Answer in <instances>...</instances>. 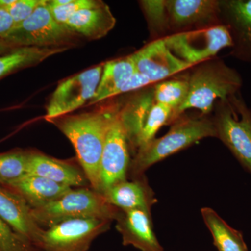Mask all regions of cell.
<instances>
[{
	"label": "cell",
	"mask_w": 251,
	"mask_h": 251,
	"mask_svg": "<svg viewBox=\"0 0 251 251\" xmlns=\"http://www.w3.org/2000/svg\"><path fill=\"white\" fill-rule=\"evenodd\" d=\"M115 221L124 246H132L141 251H164L153 231L150 211L120 210Z\"/></svg>",
	"instance_id": "15"
},
{
	"label": "cell",
	"mask_w": 251,
	"mask_h": 251,
	"mask_svg": "<svg viewBox=\"0 0 251 251\" xmlns=\"http://www.w3.org/2000/svg\"><path fill=\"white\" fill-rule=\"evenodd\" d=\"M139 3L153 40L169 35L167 0H143Z\"/></svg>",
	"instance_id": "25"
},
{
	"label": "cell",
	"mask_w": 251,
	"mask_h": 251,
	"mask_svg": "<svg viewBox=\"0 0 251 251\" xmlns=\"http://www.w3.org/2000/svg\"><path fill=\"white\" fill-rule=\"evenodd\" d=\"M102 195L109 204L122 211L141 209L151 212L153 204L157 202L155 193L149 186L145 175L114 185Z\"/></svg>",
	"instance_id": "17"
},
{
	"label": "cell",
	"mask_w": 251,
	"mask_h": 251,
	"mask_svg": "<svg viewBox=\"0 0 251 251\" xmlns=\"http://www.w3.org/2000/svg\"><path fill=\"white\" fill-rule=\"evenodd\" d=\"M108 219H76L45 229L39 251H88L96 238L110 229Z\"/></svg>",
	"instance_id": "8"
},
{
	"label": "cell",
	"mask_w": 251,
	"mask_h": 251,
	"mask_svg": "<svg viewBox=\"0 0 251 251\" xmlns=\"http://www.w3.org/2000/svg\"><path fill=\"white\" fill-rule=\"evenodd\" d=\"M115 24L116 19L111 10L101 1L97 6L77 11L68 20L64 25L77 36L97 40L106 36Z\"/></svg>",
	"instance_id": "19"
},
{
	"label": "cell",
	"mask_w": 251,
	"mask_h": 251,
	"mask_svg": "<svg viewBox=\"0 0 251 251\" xmlns=\"http://www.w3.org/2000/svg\"><path fill=\"white\" fill-rule=\"evenodd\" d=\"M203 221L219 251H249L242 232L232 228L213 209H201Z\"/></svg>",
	"instance_id": "23"
},
{
	"label": "cell",
	"mask_w": 251,
	"mask_h": 251,
	"mask_svg": "<svg viewBox=\"0 0 251 251\" xmlns=\"http://www.w3.org/2000/svg\"><path fill=\"white\" fill-rule=\"evenodd\" d=\"M11 49H13V48L10 47L4 41L0 40V54L7 52Z\"/></svg>",
	"instance_id": "33"
},
{
	"label": "cell",
	"mask_w": 251,
	"mask_h": 251,
	"mask_svg": "<svg viewBox=\"0 0 251 251\" xmlns=\"http://www.w3.org/2000/svg\"><path fill=\"white\" fill-rule=\"evenodd\" d=\"M68 49L69 47H19L0 54V80L18 71L39 64Z\"/></svg>",
	"instance_id": "22"
},
{
	"label": "cell",
	"mask_w": 251,
	"mask_h": 251,
	"mask_svg": "<svg viewBox=\"0 0 251 251\" xmlns=\"http://www.w3.org/2000/svg\"><path fill=\"white\" fill-rule=\"evenodd\" d=\"M43 0L37 9L25 21L13 28L2 41L10 47H69L74 34L64 25L57 23Z\"/></svg>",
	"instance_id": "6"
},
{
	"label": "cell",
	"mask_w": 251,
	"mask_h": 251,
	"mask_svg": "<svg viewBox=\"0 0 251 251\" xmlns=\"http://www.w3.org/2000/svg\"><path fill=\"white\" fill-rule=\"evenodd\" d=\"M100 1L97 0H51L48 1L47 4L54 20L64 25L68 20L77 11L97 6Z\"/></svg>",
	"instance_id": "28"
},
{
	"label": "cell",
	"mask_w": 251,
	"mask_h": 251,
	"mask_svg": "<svg viewBox=\"0 0 251 251\" xmlns=\"http://www.w3.org/2000/svg\"><path fill=\"white\" fill-rule=\"evenodd\" d=\"M15 25L14 20L7 10L0 5V40H2Z\"/></svg>",
	"instance_id": "32"
},
{
	"label": "cell",
	"mask_w": 251,
	"mask_h": 251,
	"mask_svg": "<svg viewBox=\"0 0 251 251\" xmlns=\"http://www.w3.org/2000/svg\"><path fill=\"white\" fill-rule=\"evenodd\" d=\"M120 106L63 117L56 125L74 145L91 188L100 191V163L107 134Z\"/></svg>",
	"instance_id": "1"
},
{
	"label": "cell",
	"mask_w": 251,
	"mask_h": 251,
	"mask_svg": "<svg viewBox=\"0 0 251 251\" xmlns=\"http://www.w3.org/2000/svg\"><path fill=\"white\" fill-rule=\"evenodd\" d=\"M170 35L222 25L219 0H167Z\"/></svg>",
	"instance_id": "11"
},
{
	"label": "cell",
	"mask_w": 251,
	"mask_h": 251,
	"mask_svg": "<svg viewBox=\"0 0 251 251\" xmlns=\"http://www.w3.org/2000/svg\"><path fill=\"white\" fill-rule=\"evenodd\" d=\"M173 110L169 107L155 102L149 112L138 139L135 142L133 151L136 152L140 148L150 143L155 138L157 132L165 125H168L171 121Z\"/></svg>",
	"instance_id": "26"
},
{
	"label": "cell",
	"mask_w": 251,
	"mask_h": 251,
	"mask_svg": "<svg viewBox=\"0 0 251 251\" xmlns=\"http://www.w3.org/2000/svg\"><path fill=\"white\" fill-rule=\"evenodd\" d=\"M120 109L109 128L100 159L99 192L101 194L114 185L127 180L129 171L130 147Z\"/></svg>",
	"instance_id": "10"
},
{
	"label": "cell",
	"mask_w": 251,
	"mask_h": 251,
	"mask_svg": "<svg viewBox=\"0 0 251 251\" xmlns=\"http://www.w3.org/2000/svg\"><path fill=\"white\" fill-rule=\"evenodd\" d=\"M104 64L59 82L46 110V119L52 121L64 116L93 99L100 82Z\"/></svg>",
	"instance_id": "9"
},
{
	"label": "cell",
	"mask_w": 251,
	"mask_h": 251,
	"mask_svg": "<svg viewBox=\"0 0 251 251\" xmlns=\"http://www.w3.org/2000/svg\"><path fill=\"white\" fill-rule=\"evenodd\" d=\"M135 72L136 69L130 55L105 62L98 88L90 100V105L117 96L122 86Z\"/></svg>",
	"instance_id": "21"
},
{
	"label": "cell",
	"mask_w": 251,
	"mask_h": 251,
	"mask_svg": "<svg viewBox=\"0 0 251 251\" xmlns=\"http://www.w3.org/2000/svg\"><path fill=\"white\" fill-rule=\"evenodd\" d=\"M188 77V92L184 103L173 114L172 125L188 109H196L204 116L214 110L218 100L239 93L242 88V76L222 59L212 58L191 68Z\"/></svg>",
	"instance_id": "2"
},
{
	"label": "cell",
	"mask_w": 251,
	"mask_h": 251,
	"mask_svg": "<svg viewBox=\"0 0 251 251\" xmlns=\"http://www.w3.org/2000/svg\"><path fill=\"white\" fill-rule=\"evenodd\" d=\"M27 174L42 176L71 188H84L90 185L83 170L78 167L33 151L29 152Z\"/></svg>",
	"instance_id": "16"
},
{
	"label": "cell",
	"mask_w": 251,
	"mask_h": 251,
	"mask_svg": "<svg viewBox=\"0 0 251 251\" xmlns=\"http://www.w3.org/2000/svg\"><path fill=\"white\" fill-rule=\"evenodd\" d=\"M130 56L137 72L148 77L152 84L192 68L172 53L163 39L151 41Z\"/></svg>",
	"instance_id": "12"
},
{
	"label": "cell",
	"mask_w": 251,
	"mask_h": 251,
	"mask_svg": "<svg viewBox=\"0 0 251 251\" xmlns=\"http://www.w3.org/2000/svg\"><path fill=\"white\" fill-rule=\"evenodd\" d=\"M213 112L216 138L251 174V110L242 95L239 92L218 100Z\"/></svg>",
	"instance_id": "5"
},
{
	"label": "cell",
	"mask_w": 251,
	"mask_h": 251,
	"mask_svg": "<svg viewBox=\"0 0 251 251\" xmlns=\"http://www.w3.org/2000/svg\"><path fill=\"white\" fill-rule=\"evenodd\" d=\"M42 2L43 0H0V5L7 10L16 25L29 18Z\"/></svg>",
	"instance_id": "30"
},
{
	"label": "cell",
	"mask_w": 251,
	"mask_h": 251,
	"mask_svg": "<svg viewBox=\"0 0 251 251\" xmlns=\"http://www.w3.org/2000/svg\"><path fill=\"white\" fill-rule=\"evenodd\" d=\"M153 87L155 102L169 107L173 113L187 97L188 80V78L165 80L157 82Z\"/></svg>",
	"instance_id": "24"
},
{
	"label": "cell",
	"mask_w": 251,
	"mask_h": 251,
	"mask_svg": "<svg viewBox=\"0 0 251 251\" xmlns=\"http://www.w3.org/2000/svg\"><path fill=\"white\" fill-rule=\"evenodd\" d=\"M206 138H216L212 119L208 116H184L172 124L166 135L152 140L140 148L130 160V173L133 179L141 177L155 163L191 146Z\"/></svg>",
	"instance_id": "3"
},
{
	"label": "cell",
	"mask_w": 251,
	"mask_h": 251,
	"mask_svg": "<svg viewBox=\"0 0 251 251\" xmlns=\"http://www.w3.org/2000/svg\"><path fill=\"white\" fill-rule=\"evenodd\" d=\"M172 53L191 67L216 57L221 50L232 48V37L224 25L176 33L163 38Z\"/></svg>",
	"instance_id": "7"
},
{
	"label": "cell",
	"mask_w": 251,
	"mask_h": 251,
	"mask_svg": "<svg viewBox=\"0 0 251 251\" xmlns=\"http://www.w3.org/2000/svg\"><path fill=\"white\" fill-rule=\"evenodd\" d=\"M28 160V151L16 150L0 153V184H9L27 175Z\"/></svg>",
	"instance_id": "27"
},
{
	"label": "cell",
	"mask_w": 251,
	"mask_h": 251,
	"mask_svg": "<svg viewBox=\"0 0 251 251\" xmlns=\"http://www.w3.org/2000/svg\"><path fill=\"white\" fill-rule=\"evenodd\" d=\"M151 81L149 80L148 77L145 75H142L138 72L135 73L128 80L125 82L121 88L117 92V96L120 94L126 93V92H133L141 90V89L146 88L149 86L152 85Z\"/></svg>",
	"instance_id": "31"
},
{
	"label": "cell",
	"mask_w": 251,
	"mask_h": 251,
	"mask_svg": "<svg viewBox=\"0 0 251 251\" xmlns=\"http://www.w3.org/2000/svg\"><path fill=\"white\" fill-rule=\"evenodd\" d=\"M221 24L228 29L231 55L251 63V0H220Z\"/></svg>",
	"instance_id": "13"
},
{
	"label": "cell",
	"mask_w": 251,
	"mask_h": 251,
	"mask_svg": "<svg viewBox=\"0 0 251 251\" xmlns=\"http://www.w3.org/2000/svg\"><path fill=\"white\" fill-rule=\"evenodd\" d=\"M154 103L153 87L149 86L143 92L137 94L123 107H120V118L132 151Z\"/></svg>",
	"instance_id": "20"
},
{
	"label": "cell",
	"mask_w": 251,
	"mask_h": 251,
	"mask_svg": "<svg viewBox=\"0 0 251 251\" xmlns=\"http://www.w3.org/2000/svg\"><path fill=\"white\" fill-rule=\"evenodd\" d=\"M0 251H39L35 246L15 232L0 218Z\"/></svg>",
	"instance_id": "29"
},
{
	"label": "cell",
	"mask_w": 251,
	"mask_h": 251,
	"mask_svg": "<svg viewBox=\"0 0 251 251\" xmlns=\"http://www.w3.org/2000/svg\"><path fill=\"white\" fill-rule=\"evenodd\" d=\"M0 218L15 232L39 250L44 230L33 218L31 209L20 195L0 184Z\"/></svg>",
	"instance_id": "14"
},
{
	"label": "cell",
	"mask_w": 251,
	"mask_h": 251,
	"mask_svg": "<svg viewBox=\"0 0 251 251\" xmlns=\"http://www.w3.org/2000/svg\"><path fill=\"white\" fill-rule=\"evenodd\" d=\"M120 209L107 202L101 193L87 187L72 189L54 202L31 209L36 224L43 229L76 219L115 221Z\"/></svg>",
	"instance_id": "4"
},
{
	"label": "cell",
	"mask_w": 251,
	"mask_h": 251,
	"mask_svg": "<svg viewBox=\"0 0 251 251\" xmlns=\"http://www.w3.org/2000/svg\"><path fill=\"white\" fill-rule=\"evenodd\" d=\"M4 186L20 195L31 209L47 205L72 189L66 185L58 184L42 176L27 174Z\"/></svg>",
	"instance_id": "18"
}]
</instances>
